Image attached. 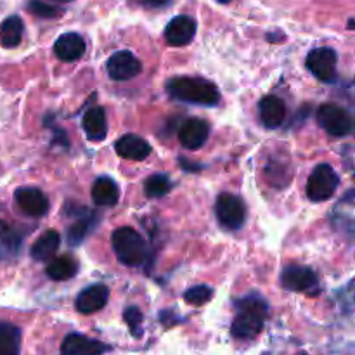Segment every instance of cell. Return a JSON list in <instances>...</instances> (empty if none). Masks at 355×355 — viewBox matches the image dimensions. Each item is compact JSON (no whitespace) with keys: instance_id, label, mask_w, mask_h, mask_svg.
<instances>
[{"instance_id":"6da1fadb","label":"cell","mask_w":355,"mask_h":355,"mask_svg":"<svg viewBox=\"0 0 355 355\" xmlns=\"http://www.w3.org/2000/svg\"><path fill=\"white\" fill-rule=\"evenodd\" d=\"M236 318L232 321L231 333L238 340H252L263 329L269 307L259 295H250L236 302Z\"/></svg>"},{"instance_id":"7a4b0ae2","label":"cell","mask_w":355,"mask_h":355,"mask_svg":"<svg viewBox=\"0 0 355 355\" xmlns=\"http://www.w3.org/2000/svg\"><path fill=\"white\" fill-rule=\"evenodd\" d=\"M166 90L173 99L201 106H215L220 101V92L214 83L194 76H175L168 80Z\"/></svg>"},{"instance_id":"3957f363","label":"cell","mask_w":355,"mask_h":355,"mask_svg":"<svg viewBox=\"0 0 355 355\" xmlns=\"http://www.w3.org/2000/svg\"><path fill=\"white\" fill-rule=\"evenodd\" d=\"M113 250L123 266H142L148 259V245L144 238L132 227H120L113 232Z\"/></svg>"},{"instance_id":"277c9868","label":"cell","mask_w":355,"mask_h":355,"mask_svg":"<svg viewBox=\"0 0 355 355\" xmlns=\"http://www.w3.org/2000/svg\"><path fill=\"white\" fill-rule=\"evenodd\" d=\"M338 173L333 170L328 163H321L312 170L311 177L307 180V196L311 201L321 203V201L329 200L338 189Z\"/></svg>"},{"instance_id":"5b68a950","label":"cell","mask_w":355,"mask_h":355,"mask_svg":"<svg viewBox=\"0 0 355 355\" xmlns=\"http://www.w3.org/2000/svg\"><path fill=\"white\" fill-rule=\"evenodd\" d=\"M215 214L218 222L227 231H238L246 220V207L243 200L236 194L222 193L215 203Z\"/></svg>"},{"instance_id":"8992f818","label":"cell","mask_w":355,"mask_h":355,"mask_svg":"<svg viewBox=\"0 0 355 355\" xmlns=\"http://www.w3.org/2000/svg\"><path fill=\"white\" fill-rule=\"evenodd\" d=\"M318 121L333 137H345L352 132V116L338 104H322L318 110Z\"/></svg>"},{"instance_id":"52a82bcc","label":"cell","mask_w":355,"mask_h":355,"mask_svg":"<svg viewBox=\"0 0 355 355\" xmlns=\"http://www.w3.org/2000/svg\"><path fill=\"white\" fill-rule=\"evenodd\" d=\"M281 284L295 293H318L319 281L312 269L305 266H288L281 274Z\"/></svg>"},{"instance_id":"ba28073f","label":"cell","mask_w":355,"mask_h":355,"mask_svg":"<svg viewBox=\"0 0 355 355\" xmlns=\"http://www.w3.org/2000/svg\"><path fill=\"white\" fill-rule=\"evenodd\" d=\"M336 52L329 47H319L314 49L311 54L307 55L309 71L321 82H331L336 75Z\"/></svg>"},{"instance_id":"9c48e42d","label":"cell","mask_w":355,"mask_h":355,"mask_svg":"<svg viewBox=\"0 0 355 355\" xmlns=\"http://www.w3.org/2000/svg\"><path fill=\"white\" fill-rule=\"evenodd\" d=\"M107 75L111 76L116 82H127V80H132L134 76H137L141 73L142 66L141 61L135 58L132 52L128 51H120L114 52L106 62Z\"/></svg>"},{"instance_id":"30bf717a","label":"cell","mask_w":355,"mask_h":355,"mask_svg":"<svg viewBox=\"0 0 355 355\" xmlns=\"http://www.w3.org/2000/svg\"><path fill=\"white\" fill-rule=\"evenodd\" d=\"M16 205L26 217H44L49 211V200L37 187H19L14 194Z\"/></svg>"},{"instance_id":"8fae6325","label":"cell","mask_w":355,"mask_h":355,"mask_svg":"<svg viewBox=\"0 0 355 355\" xmlns=\"http://www.w3.org/2000/svg\"><path fill=\"white\" fill-rule=\"evenodd\" d=\"M196 35V21L189 16H177L166 24L165 38L170 45L182 47L187 45Z\"/></svg>"},{"instance_id":"7c38bea8","label":"cell","mask_w":355,"mask_h":355,"mask_svg":"<svg viewBox=\"0 0 355 355\" xmlns=\"http://www.w3.org/2000/svg\"><path fill=\"white\" fill-rule=\"evenodd\" d=\"M107 345L97 340L71 333L64 338L61 345V355H103L107 352Z\"/></svg>"},{"instance_id":"4fadbf2b","label":"cell","mask_w":355,"mask_h":355,"mask_svg":"<svg viewBox=\"0 0 355 355\" xmlns=\"http://www.w3.org/2000/svg\"><path fill=\"white\" fill-rule=\"evenodd\" d=\"M208 134H210V127H208L207 121L201 120V118H189L180 127L179 141L184 148L194 151V149H200L207 142Z\"/></svg>"},{"instance_id":"5bb4252c","label":"cell","mask_w":355,"mask_h":355,"mask_svg":"<svg viewBox=\"0 0 355 355\" xmlns=\"http://www.w3.org/2000/svg\"><path fill=\"white\" fill-rule=\"evenodd\" d=\"M110 300V290L104 284H94V286L85 288L82 293L76 297V311L80 314H94L101 311Z\"/></svg>"},{"instance_id":"9a60e30c","label":"cell","mask_w":355,"mask_h":355,"mask_svg":"<svg viewBox=\"0 0 355 355\" xmlns=\"http://www.w3.org/2000/svg\"><path fill=\"white\" fill-rule=\"evenodd\" d=\"M114 149H116L118 156L130 159V162H142V159H146L151 155L149 142L134 134H125L123 137L118 139Z\"/></svg>"},{"instance_id":"2e32d148","label":"cell","mask_w":355,"mask_h":355,"mask_svg":"<svg viewBox=\"0 0 355 355\" xmlns=\"http://www.w3.org/2000/svg\"><path fill=\"white\" fill-rule=\"evenodd\" d=\"M54 52L61 61H76V59L82 58L83 52H85V40H83L82 35L73 33V31L71 33H64L55 40Z\"/></svg>"},{"instance_id":"e0dca14e","label":"cell","mask_w":355,"mask_h":355,"mask_svg":"<svg viewBox=\"0 0 355 355\" xmlns=\"http://www.w3.org/2000/svg\"><path fill=\"white\" fill-rule=\"evenodd\" d=\"M260 120L267 128H277L286 116V106L277 96H267L259 104Z\"/></svg>"},{"instance_id":"ac0fdd59","label":"cell","mask_w":355,"mask_h":355,"mask_svg":"<svg viewBox=\"0 0 355 355\" xmlns=\"http://www.w3.org/2000/svg\"><path fill=\"white\" fill-rule=\"evenodd\" d=\"M82 125L90 141H103L107 135V120L103 107L96 106L87 110V113L83 114Z\"/></svg>"},{"instance_id":"d6986e66","label":"cell","mask_w":355,"mask_h":355,"mask_svg":"<svg viewBox=\"0 0 355 355\" xmlns=\"http://www.w3.org/2000/svg\"><path fill=\"white\" fill-rule=\"evenodd\" d=\"M61 245V236L58 231H45L31 246V259L37 262H49Z\"/></svg>"},{"instance_id":"ffe728a7","label":"cell","mask_w":355,"mask_h":355,"mask_svg":"<svg viewBox=\"0 0 355 355\" xmlns=\"http://www.w3.org/2000/svg\"><path fill=\"white\" fill-rule=\"evenodd\" d=\"M120 198L116 182L110 177H99L92 186V200L99 207H114Z\"/></svg>"},{"instance_id":"44dd1931","label":"cell","mask_w":355,"mask_h":355,"mask_svg":"<svg viewBox=\"0 0 355 355\" xmlns=\"http://www.w3.org/2000/svg\"><path fill=\"white\" fill-rule=\"evenodd\" d=\"M23 234L14 225L0 220V259H9L19 252Z\"/></svg>"},{"instance_id":"7402d4cb","label":"cell","mask_w":355,"mask_h":355,"mask_svg":"<svg viewBox=\"0 0 355 355\" xmlns=\"http://www.w3.org/2000/svg\"><path fill=\"white\" fill-rule=\"evenodd\" d=\"M24 24L19 16H9L0 26V44L6 49L17 47L23 38Z\"/></svg>"},{"instance_id":"603a6c76","label":"cell","mask_w":355,"mask_h":355,"mask_svg":"<svg viewBox=\"0 0 355 355\" xmlns=\"http://www.w3.org/2000/svg\"><path fill=\"white\" fill-rule=\"evenodd\" d=\"M21 331L10 322H0V355H19Z\"/></svg>"},{"instance_id":"cb8c5ba5","label":"cell","mask_w":355,"mask_h":355,"mask_svg":"<svg viewBox=\"0 0 355 355\" xmlns=\"http://www.w3.org/2000/svg\"><path fill=\"white\" fill-rule=\"evenodd\" d=\"M76 269H78V266H76L75 260L69 255H62L52 260L47 266V270H45V272H47V276L51 277L52 281H66L71 279V277L75 276Z\"/></svg>"},{"instance_id":"d4e9b609","label":"cell","mask_w":355,"mask_h":355,"mask_svg":"<svg viewBox=\"0 0 355 355\" xmlns=\"http://www.w3.org/2000/svg\"><path fill=\"white\" fill-rule=\"evenodd\" d=\"M170 189H172V184H170L166 175H153L146 180L144 193L148 198L166 196L170 193Z\"/></svg>"},{"instance_id":"484cf974","label":"cell","mask_w":355,"mask_h":355,"mask_svg":"<svg viewBox=\"0 0 355 355\" xmlns=\"http://www.w3.org/2000/svg\"><path fill=\"white\" fill-rule=\"evenodd\" d=\"M214 290L210 286H193L184 293V300L189 302L191 305H203L211 300Z\"/></svg>"},{"instance_id":"4316f807","label":"cell","mask_w":355,"mask_h":355,"mask_svg":"<svg viewBox=\"0 0 355 355\" xmlns=\"http://www.w3.org/2000/svg\"><path fill=\"white\" fill-rule=\"evenodd\" d=\"M90 227H92V224H90V218H78V220H76L68 231L69 245H80V243L85 239V236L89 234Z\"/></svg>"},{"instance_id":"83f0119b","label":"cell","mask_w":355,"mask_h":355,"mask_svg":"<svg viewBox=\"0 0 355 355\" xmlns=\"http://www.w3.org/2000/svg\"><path fill=\"white\" fill-rule=\"evenodd\" d=\"M123 318H125V322H127V324H128V328H130L132 335L141 336L142 335V328H141V324H142V312L139 311L137 307H128L127 311H125Z\"/></svg>"},{"instance_id":"f1b7e54d","label":"cell","mask_w":355,"mask_h":355,"mask_svg":"<svg viewBox=\"0 0 355 355\" xmlns=\"http://www.w3.org/2000/svg\"><path fill=\"white\" fill-rule=\"evenodd\" d=\"M28 10H30L31 14H35V16H40V17H55L59 16V12H61L59 9L49 6V3L40 2V0H30V3H28Z\"/></svg>"},{"instance_id":"f546056e","label":"cell","mask_w":355,"mask_h":355,"mask_svg":"<svg viewBox=\"0 0 355 355\" xmlns=\"http://www.w3.org/2000/svg\"><path fill=\"white\" fill-rule=\"evenodd\" d=\"M144 7H149V9H159V7H166L172 0H139Z\"/></svg>"},{"instance_id":"4dcf8cb0","label":"cell","mask_w":355,"mask_h":355,"mask_svg":"<svg viewBox=\"0 0 355 355\" xmlns=\"http://www.w3.org/2000/svg\"><path fill=\"white\" fill-rule=\"evenodd\" d=\"M217 2L218 3H229V2H231V0H217Z\"/></svg>"},{"instance_id":"1f68e13d","label":"cell","mask_w":355,"mask_h":355,"mask_svg":"<svg viewBox=\"0 0 355 355\" xmlns=\"http://www.w3.org/2000/svg\"><path fill=\"white\" fill-rule=\"evenodd\" d=\"M58 2H71V0H58Z\"/></svg>"},{"instance_id":"d6a6232c","label":"cell","mask_w":355,"mask_h":355,"mask_svg":"<svg viewBox=\"0 0 355 355\" xmlns=\"http://www.w3.org/2000/svg\"><path fill=\"white\" fill-rule=\"evenodd\" d=\"M297 355H305V354H304V352H300V354H297Z\"/></svg>"}]
</instances>
